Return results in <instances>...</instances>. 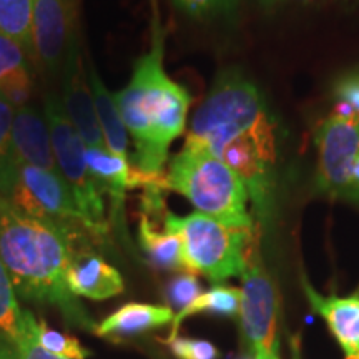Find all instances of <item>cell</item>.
<instances>
[{
	"mask_svg": "<svg viewBox=\"0 0 359 359\" xmlns=\"http://www.w3.org/2000/svg\"><path fill=\"white\" fill-rule=\"evenodd\" d=\"M75 233L72 224L32 218L4 196L0 200V259L17 294L55 306L70 325L95 333L97 325L65 280Z\"/></svg>",
	"mask_w": 359,
	"mask_h": 359,
	"instance_id": "obj_1",
	"label": "cell"
},
{
	"mask_svg": "<svg viewBox=\"0 0 359 359\" xmlns=\"http://www.w3.org/2000/svg\"><path fill=\"white\" fill-rule=\"evenodd\" d=\"M120 118L133 140L130 161L147 177H161L173 140L185 132L188 90L163 67V37L156 29L151 50L135 62L127 87L114 93Z\"/></svg>",
	"mask_w": 359,
	"mask_h": 359,
	"instance_id": "obj_2",
	"label": "cell"
},
{
	"mask_svg": "<svg viewBox=\"0 0 359 359\" xmlns=\"http://www.w3.org/2000/svg\"><path fill=\"white\" fill-rule=\"evenodd\" d=\"M167 191H177L195 206L196 212L208 215L233 228L255 230L253 215L248 212V188L240 175L222 160L196 147H183L170 160L163 175Z\"/></svg>",
	"mask_w": 359,
	"mask_h": 359,
	"instance_id": "obj_3",
	"label": "cell"
},
{
	"mask_svg": "<svg viewBox=\"0 0 359 359\" xmlns=\"http://www.w3.org/2000/svg\"><path fill=\"white\" fill-rule=\"evenodd\" d=\"M269 128L276 125L255 83L238 72H223L193 115L185 145L217 155L241 135Z\"/></svg>",
	"mask_w": 359,
	"mask_h": 359,
	"instance_id": "obj_4",
	"label": "cell"
},
{
	"mask_svg": "<svg viewBox=\"0 0 359 359\" xmlns=\"http://www.w3.org/2000/svg\"><path fill=\"white\" fill-rule=\"evenodd\" d=\"M163 228L182 240L187 271L203 275L217 285L233 276H241L246 246L258 230L228 226L198 212L187 217L167 212Z\"/></svg>",
	"mask_w": 359,
	"mask_h": 359,
	"instance_id": "obj_5",
	"label": "cell"
},
{
	"mask_svg": "<svg viewBox=\"0 0 359 359\" xmlns=\"http://www.w3.org/2000/svg\"><path fill=\"white\" fill-rule=\"evenodd\" d=\"M43 116L52 137L57 168L74 191L77 203L88 222V233L107 236L105 200L97 180L90 173L85 160V143L69 120L57 93H48L43 102Z\"/></svg>",
	"mask_w": 359,
	"mask_h": 359,
	"instance_id": "obj_6",
	"label": "cell"
},
{
	"mask_svg": "<svg viewBox=\"0 0 359 359\" xmlns=\"http://www.w3.org/2000/svg\"><path fill=\"white\" fill-rule=\"evenodd\" d=\"M259 233L255 231L246 246L241 271L240 325L243 343L251 359H280L278 339V294L259 255Z\"/></svg>",
	"mask_w": 359,
	"mask_h": 359,
	"instance_id": "obj_7",
	"label": "cell"
},
{
	"mask_svg": "<svg viewBox=\"0 0 359 359\" xmlns=\"http://www.w3.org/2000/svg\"><path fill=\"white\" fill-rule=\"evenodd\" d=\"M318 187L336 198L359 201L353 182V165L359 156V114H333L316 132Z\"/></svg>",
	"mask_w": 359,
	"mask_h": 359,
	"instance_id": "obj_8",
	"label": "cell"
},
{
	"mask_svg": "<svg viewBox=\"0 0 359 359\" xmlns=\"http://www.w3.org/2000/svg\"><path fill=\"white\" fill-rule=\"evenodd\" d=\"M8 201L32 218L82 226L88 231V222L74 191L58 172L20 163L19 183Z\"/></svg>",
	"mask_w": 359,
	"mask_h": 359,
	"instance_id": "obj_9",
	"label": "cell"
},
{
	"mask_svg": "<svg viewBox=\"0 0 359 359\" xmlns=\"http://www.w3.org/2000/svg\"><path fill=\"white\" fill-rule=\"evenodd\" d=\"M62 69H64V74H62L60 100L67 116L77 130L85 147L107 148L100 125H98L92 92L88 87L87 70H85V62L80 50L79 30L72 35Z\"/></svg>",
	"mask_w": 359,
	"mask_h": 359,
	"instance_id": "obj_10",
	"label": "cell"
},
{
	"mask_svg": "<svg viewBox=\"0 0 359 359\" xmlns=\"http://www.w3.org/2000/svg\"><path fill=\"white\" fill-rule=\"evenodd\" d=\"M77 30L74 0H32L35 58L48 72L64 65L70 39Z\"/></svg>",
	"mask_w": 359,
	"mask_h": 359,
	"instance_id": "obj_11",
	"label": "cell"
},
{
	"mask_svg": "<svg viewBox=\"0 0 359 359\" xmlns=\"http://www.w3.org/2000/svg\"><path fill=\"white\" fill-rule=\"evenodd\" d=\"M90 173L97 180L103 195H109L111 217L115 223H123L125 193L133 188H145L148 183L160 177H147L133 167L132 161L111 154L109 148H85Z\"/></svg>",
	"mask_w": 359,
	"mask_h": 359,
	"instance_id": "obj_12",
	"label": "cell"
},
{
	"mask_svg": "<svg viewBox=\"0 0 359 359\" xmlns=\"http://www.w3.org/2000/svg\"><path fill=\"white\" fill-rule=\"evenodd\" d=\"M302 283L309 306L326 321L346 359H359V294L323 296L306 278Z\"/></svg>",
	"mask_w": 359,
	"mask_h": 359,
	"instance_id": "obj_13",
	"label": "cell"
},
{
	"mask_svg": "<svg viewBox=\"0 0 359 359\" xmlns=\"http://www.w3.org/2000/svg\"><path fill=\"white\" fill-rule=\"evenodd\" d=\"M65 280L72 294L93 302L114 298L125 288L118 269L92 251H74Z\"/></svg>",
	"mask_w": 359,
	"mask_h": 359,
	"instance_id": "obj_14",
	"label": "cell"
},
{
	"mask_svg": "<svg viewBox=\"0 0 359 359\" xmlns=\"http://www.w3.org/2000/svg\"><path fill=\"white\" fill-rule=\"evenodd\" d=\"M12 142L20 163L32 165L48 172H58L47 120L37 109L30 105L15 109Z\"/></svg>",
	"mask_w": 359,
	"mask_h": 359,
	"instance_id": "obj_15",
	"label": "cell"
},
{
	"mask_svg": "<svg viewBox=\"0 0 359 359\" xmlns=\"http://www.w3.org/2000/svg\"><path fill=\"white\" fill-rule=\"evenodd\" d=\"M85 70H87V80L90 92L93 97V105H95L98 125H100L103 140L111 154L130 160L128 154V132L120 118L118 109H116L115 95L109 92L103 80L98 75L92 58L85 62Z\"/></svg>",
	"mask_w": 359,
	"mask_h": 359,
	"instance_id": "obj_16",
	"label": "cell"
},
{
	"mask_svg": "<svg viewBox=\"0 0 359 359\" xmlns=\"http://www.w3.org/2000/svg\"><path fill=\"white\" fill-rule=\"evenodd\" d=\"M34 88L29 55L19 43L0 32V93L15 109L27 105Z\"/></svg>",
	"mask_w": 359,
	"mask_h": 359,
	"instance_id": "obj_17",
	"label": "cell"
},
{
	"mask_svg": "<svg viewBox=\"0 0 359 359\" xmlns=\"http://www.w3.org/2000/svg\"><path fill=\"white\" fill-rule=\"evenodd\" d=\"M173 309L147 303H127L103 320L95 327L98 336H133L155 327L172 325Z\"/></svg>",
	"mask_w": 359,
	"mask_h": 359,
	"instance_id": "obj_18",
	"label": "cell"
},
{
	"mask_svg": "<svg viewBox=\"0 0 359 359\" xmlns=\"http://www.w3.org/2000/svg\"><path fill=\"white\" fill-rule=\"evenodd\" d=\"M138 243L147 259L154 266L170 271H187L185 257H183V245L178 235L172 231H160L151 223L147 213H142L138 224Z\"/></svg>",
	"mask_w": 359,
	"mask_h": 359,
	"instance_id": "obj_19",
	"label": "cell"
},
{
	"mask_svg": "<svg viewBox=\"0 0 359 359\" xmlns=\"http://www.w3.org/2000/svg\"><path fill=\"white\" fill-rule=\"evenodd\" d=\"M240 302L241 290L233 288V286L215 285L213 288H210L208 291H205V293H200V296H196L188 306L175 313L168 338L165 341L173 339L175 336H178L180 326L183 325V321H185L187 318L195 316V314L210 313L217 314V316H238V313H240Z\"/></svg>",
	"mask_w": 359,
	"mask_h": 359,
	"instance_id": "obj_20",
	"label": "cell"
},
{
	"mask_svg": "<svg viewBox=\"0 0 359 359\" xmlns=\"http://www.w3.org/2000/svg\"><path fill=\"white\" fill-rule=\"evenodd\" d=\"M27 334V309L17 302V291L0 259V338L15 349Z\"/></svg>",
	"mask_w": 359,
	"mask_h": 359,
	"instance_id": "obj_21",
	"label": "cell"
},
{
	"mask_svg": "<svg viewBox=\"0 0 359 359\" xmlns=\"http://www.w3.org/2000/svg\"><path fill=\"white\" fill-rule=\"evenodd\" d=\"M15 107L0 93V196L11 198L19 183L20 161L12 142V123Z\"/></svg>",
	"mask_w": 359,
	"mask_h": 359,
	"instance_id": "obj_22",
	"label": "cell"
},
{
	"mask_svg": "<svg viewBox=\"0 0 359 359\" xmlns=\"http://www.w3.org/2000/svg\"><path fill=\"white\" fill-rule=\"evenodd\" d=\"M0 32L35 58L32 34V0H0Z\"/></svg>",
	"mask_w": 359,
	"mask_h": 359,
	"instance_id": "obj_23",
	"label": "cell"
},
{
	"mask_svg": "<svg viewBox=\"0 0 359 359\" xmlns=\"http://www.w3.org/2000/svg\"><path fill=\"white\" fill-rule=\"evenodd\" d=\"M27 333L43 351L57 358L87 359L90 356V351L80 344L79 339L48 327L43 321H39L29 309H27Z\"/></svg>",
	"mask_w": 359,
	"mask_h": 359,
	"instance_id": "obj_24",
	"label": "cell"
},
{
	"mask_svg": "<svg viewBox=\"0 0 359 359\" xmlns=\"http://www.w3.org/2000/svg\"><path fill=\"white\" fill-rule=\"evenodd\" d=\"M172 4L191 19L210 20L231 15L240 0H172Z\"/></svg>",
	"mask_w": 359,
	"mask_h": 359,
	"instance_id": "obj_25",
	"label": "cell"
},
{
	"mask_svg": "<svg viewBox=\"0 0 359 359\" xmlns=\"http://www.w3.org/2000/svg\"><path fill=\"white\" fill-rule=\"evenodd\" d=\"M200 293L201 288L198 278L190 271H182L178 276H175L165 291L170 308H177L178 311L188 306L196 296H200Z\"/></svg>",
	"mask_w": 359,
	"mask_h": 359,
	"instance_id": "obj_26",
	"label": "cell"
},
{
	"mask_svg": "<svg viewBox=\"0 0 359 359\" xmlns=\"http://www.w3.org/2000/svg\"><path fill=\"white\" fill-rule=\"evenodd\" d=\"M177 359H217L218 349L213 343L206 339L182 338L175 336L173 339L165 341Z\"/></svg>",
	"mask_w": 359,
	"mask_h": 359,
	"instance_id": "obj_27",
	"label": "cell"
},
{
	"mask_svg": "<svg viewBox=\"0 0 359 359\" xmlns=\"http://www.w3.org/2000/svg\"><path fill=\"white\" fill-rule=\"evenodd\" d=\"M15 353L19 359H64L43 351V349L40 348L32 338H30L29 333L25 334V338L22 339V343L15 348Z\"/></svg>",
	"mask_w": 359,
	"mask_h": 359,
	"instance_id": "obj_28",
	"label": "cell"
},
{
	"mask_svg": "<svg viewBox=\"0 0 359 359\" xmlns=\"http://www.w3.org/2000/svg\"><path fill=\"white\" fill-rule=\"evenodd\" d=\"M0 359H19L17 358L15 349H13L7 341L0 338Z\"/></svg>",
	"mask_w": 359,
	"mask_h": 359,
	"instance_id": "obj_29",
	"label": "cell"
},
{
	"mask_svg": "<svg viewBox=\"0 0 359 359\" xmlns=\"http://www.w3.org/2000/svg\"><path fill=\"white\" fill-rule=\"evenodd\" d=\"M353 182H354V185H356V188L359 190V156H358L356 161H354V165H353Z\"/></svg>",
	"mask_w": 359,
	"mask_h": 359,
	"instance_id": "obj_30",
	"label": "cell"
},
{
	"mask_svg": "<svg viewBox=\"0 0 359 359\" xmlns=\"http://www.w3.org/2000/svg\"><path fill=\"white\" fill-rule=\"evenodd\" d=\"M243 359H251V358H243Z\"/></svg>",
	"mask_w": 359,
	"mask_h": 359,
	"instance_id": "obj_31",
	"label": "cell"
},
{
	"mask_svg": "<svg viewBox=\"0 0 359 359\" xmlns=\"http://www.w3.org/2000/svg\"><path fill=\"white\" fill-rule=\"evenodd\" d=\"M0 200H2V196H0Z\"/></svg>",
	"mask_w": 359,
	"mask_h": 359,
	"instance_id": "obj_32",
	"label": "cell"
}]
</instances>
